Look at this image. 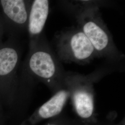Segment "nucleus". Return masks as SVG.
<instances>
[{
    "label": "nucleus",
    "instance_id": "1",
    "mask_svg": "<svg viewBox=\"0 0 125 125\" xmlns=\"http://www.w3.org/2000/svg\"><path fill=\"white\" fill-rule=\"evenodd\" d=\"M66 73L42 34L35 42L29 43V52L21 76L30 83L42 82L53 93L65 85Z\"/></svg>",
    "mask_w": 125,
    "mask_h": 125
},
{
    "label": "nucleus",
    "instance_id": "6",
    "mask_svg": "<svg viewBox=\"0 0 125 125\" xmlns=\"http://www.w3.org/2000/svg\"><path fill=\"white\" fill-rule=\"evenodd\" d=\"M32 0H0L4 31L9 38L17 39L27 30Z\"/></svg>",
    "mask_w": 125,
    "mask_h": 125
},
{
    "label": "nucleus",
    "instance_id": "10",
    "mask_svg": "<svg viewBox=\"0 0 125 125\" xmlns=\"http://www.w3.org/2000/svg\"><path fill=\"white\" fill-rule=\"evenodd\" d=\"M115 123L111 118L106 119L105 121H97L94 122H83L81 121L79 125H114Z\"/></svg>",
    "mask_w": 125,
    "mask_h": 125
},
{
    "label": "nucleus",
    "instance_id": "5",
    "mask_svg": "<svg viewBox=\"0 0 125 125\" xmlns=\"http://www.w3.org/2000/svg\"><path fill=\"white\" fill-rule=\"evenodd\" d=\"M56 46L59 58L65 62L85 64L97 57L93 46L78 27L62 32Z\"/></svg>",
    "mask_w": 125,
    "mask_h": 125
},
{
    "label": "nucleus",
    "instance_id": "4",
    "mask_svg": "<svg viewBox=\"0 0 125 125\" xmlns=\"http://www.w3.org/2000/svg\"><path fill=\"white\" fill-rule=\"evenodd\" d=\"M94 81L88 76L67 74L65 79L74 110L79 120L83 122L98 121L94 108Z\"/></svg>",
    "mask_w": 125,
    "mask_h": 125
},
{
    "label": "nucleus",
    "instance_id": "11",
    "mask_svg": "<svg viewBox=\"0 0 125 125\" xmlns=\"http://www.w3.org/2000/svg\"><path fill=\"white\" fill-rule=\"evenodd\" d=\"M4 32V27H3L1 14H0V45L2 44L3 43L2 41V39Z\"/></svg>",
    "mask_w": 125,
    "mask_h": 125
},
{
    "label": "nucleus",
    "instance_id": "7",
    "mask_svg": "<svg viewBox=\"0 0 125 125\" xmlns=\"http://www.w3.org/2000/svg\"><path fill=\"white\" fill-rule=\"evenodd\" d=\"M70 97V91L65 85L19 125H36L60 115Z\"/></svg>",
    "mask_w": 125,
    "mask_h": 125
},
{
    "label": "nucleus",
    "instance_id": "2",
    "mask_svg": "<svg viewBox=\"0 0 125 125\" xmlns=\"http://www.w3.org/2000/svg\"><path fill=\"white\" fill-rule=\"evenodd\" d=\"M21 49L17 39L9 38L0 45V98L13 104L24 94L17 75Z\"/></svg>",
    "mask_w": 125,
    "mask_h": 125
},
{
    "label": "nucleus",
    "instance_id": "8",
    "mask_svg": "<svg viewBox=\"0 0 125 125\" xmlns=\"http://www.w3.org/2000/svg\"><path fill=\"white\" fill-rule=\"evenodd\" d=\"M49 10V0H32L27 30L29 33V43L35 42L43 34Z\"/></svg>",
    "mask_w": 125,
    "mask_h": 125
},
{
    "label": "nucleus",
    "instance_id": "12",
    "mask_svg": "<svg viewBox=\"0 0 125 125\" xmlns=\"http://www.w3.org/2000/svg\"><path fill=\"white\" fill-rule=\"evenodd\" d=\"M125 119H124V120H122L120 122H119L118 123H116V124L115 123L114 125H125Z\"/></svg>",
    "mask_w": 125,
    "mask_h": 125
},
{
    "label": "nucleus",
    "instance_id": "3",
    "mask_svg": "<svg viewBox=\"0 0 125 125\" xmlns=\"http://www.w3.org/2000/svg\"><path fill=\"white\" fill-rule=\"evenodd\" d=\"M78 27L88 38L98 58L120 57L112 35L99 12V7L83 10L76 15Z\"/></svg>",
    "mask_w": 125,
    "mask_h": 125
},
{
    "label": "nucleus",
    "instance_id": "9",
    "mask_svg": "<svg viewBox=\"0 0 125 125\" xmlns=\"http://www.w3.org/2000/svg\"><path fill=\"white\" fill-rule=\"evenodd\" d=\"M81 122L79 120L72 119L60 115L48 120L43 125H79Z\"/></svg>",
    "mask_w": 125,
    "mask_h": 125
}]
</instances>
